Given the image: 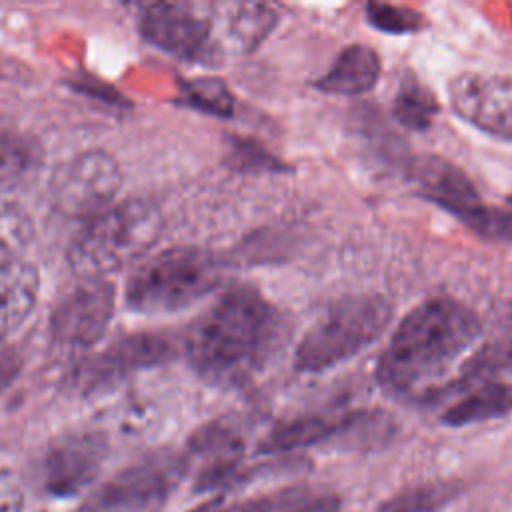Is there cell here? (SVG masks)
<instances>
[{
  "instance_id": "cell-16",
  "label": "cell",
  "mask_w": 512,
  "mask_h": 512,
  "mask_svg": "<svg viewBox=\"0 0 512 512\" xmlns=\"http://www.w3.org/2000/svg\"><path fill=\"white\" fill-rule=\"evenodd\" d=\"M512 412V384L488 382L468 392L458 402L450 404L442 422L446 426H468L494 420Z\"/></svg>"
},
{
  "instance_id": "cell-3",
  "label": "cell",
  "mask_w": 512,
  "mask_h": 512,
  "mask_svg": "<svg viewBox=\"0 0 512 512\" xmlns=\"http://www.w3.org/2000/svg\"><path fill=\"white\" fill-rule=\"evenodd\" d=\"M160 228V210L150 200L126 198L84 222L68 246V264L80 278H106L140 260Z\"/></svg>"
},
{
  "instance_id": "cell-4",
  "label": "cell",
  "mask_w": 512,
  "mask_h": 512,
  "mask_svg": "<svg viewBox=\"0 0 512 512\" xmlns=\"http://www.w3.org/2000/svg\"><path fill=\"white\" fill-rule=\"evenodd\" d=\"M390 322L392 304L384 296H342L300 338L294 350V370L306 374L326 372L370 348Z\"/></svg>"
},
{
  "instance_id": "cell-18",
  "label": "cell",
  "mask_w": 512,
  "mask_h": 512,
  "mask_svg": "<svg viewBox=\"0 0 512 512\" xmlns=\"http://www.w3.org/2000/svg\"><path fill=\"white\" fill-rule=\"evenodd\" d=\"M460 492L456 482H426L386 498L376 512H438Z\"/></svg>"
},
{
  "instance_id": "cell-10",
  "label": "cell",
  "mask_w": 512,
  "mask_h": 512,
  "mask_svg": "<svg viewBox=\"0 0 512 512\" xmlns=\"http://www.w3.org/2000/svg\"><path fill=\"white\" fill-rule=\"evenodd\" d=\"M140 32L154 46L186 60H212L216 42L206 16L184 4L158 2L140 14Z\"/></svg>"
},
{
  "instance_id": "cell-25",
  "label": "cell",
  "mask_w": 512,
  "mask_h": 512,
  "mask_svg": "<svg viewBox=\"0 0 512 512\" xmlns=\"http://www.w3.org/2000/svg\"><path fill=\"white\" fill-rule=\"evenodd\" d=\"M274 508V502L270 498H258V500H246L236 504H222L220 500H210L190 512H268Z\"/></svg>"
},
{
  "instance_id": "cell-21",
  "label": "cell",
  "mask_w": 512,
  "mask_h": 512,
  "mask_svg": "<svg viewBox=\"0 0 512 512\" xmlns=\"http://www.w3.org/2000/svg\"><path fill=\"white\" fill-rule=\"evenodd\" d=\"M276 20V12L266 4H240L230 16V38L236 48L254 50L270 34Z\"/></svg>"
},
{
  "instance_id": "cell-1",
  "label": "cell",
  "mask_w": 512,
  "mask_h": 512,
  "mask_svg": "<svg viewBox=\"0 0 512 512\" xmlns=\"http://www.w3.org/2000/svg\"><path fill=\"white\" fill-rule=\"evenodd\" d=\"M280 316L252 286L224 292L190 328L186 354L214 386H244L272 360L280 344Z\"/></svg>"
},
{
  "instance_id": "cell-14",
  "label": "cell",
  "mask_w": 512,
  "mask_h": 512,
  "mask_svg": "<svg viewBox=\"0 0 512 512\" xmlns=\"http://www.w3.org/2000/svg\"><path fill=\"white\" fill-rule=\"evenodd\" d=\"M380 56L366 44L340 50L330 68L314 80V88L334 96H358L372 90L380 78Z\"/></svg>"
},
{
  "instance_id": "cell-7",
  "label": "cell",
  "mask_w": 512,
  "mask_h": 512,
  "mask_svg": "<svg viewBox=\"0 0 512 512\" xmlns=\"http://www.w3.org/2000/svg\"><path fill=\"white\" fill-rule=\"evenodd\" d=\"M186 462L150 458L118 472L76 512H150L160 506L184 472Z\"/></svg>"
},
{
  "instance_id": "cell-6",
  "label": "cell",
  "mask_w": 512,
  "mask_h": 512,
  "mask_svg": "<svg viewBox=\"0 0 512 512\" xmlns=\"http://www.w3.org/2000/svg\"><path fill=\"white\" fill-rule=\"evenodd\" d=\"M122 186V170L116 158L90 148L60 166L52 180L54 206L70 218L88 222L116 200Z\"/></svg>"
},
{
  "instance_id": "cell-17",
  "label": "cell",
  "mask_w": 512,
  "mask_h": 512,
  "mask_svg": "<svg viewBox=\"0 0 512 512\" xmlns=\"http://www.w3.org/2000/svg\"><path fill=\"white\" fill-rule=\"evenodd\" d=\"M338 424L340 418L334 420L328 416H300L274 428L262 442L260 450L264 454H282L314 446L334 438L338 432Z\"/></svg>"
},
{
  "instance_id": "cell-13",
  "label": "cell",
  "mask_w": 512,
  "mask_h": 512,
  "mask_svg": "<svg viewBox=\"0 0 512 512\" xmlns=\"http://www.w3.org/2000/svg\"><path fill=\"white\" fill-rule=\"evenodd\" d=\"M408 178L424 198L454 212L458 218L482 204L468 174L440 156L424 154L414 158L408 168Z\"/></svg>"
},
{
  "instance_id": "cell-22",
  "label": "cell",
  "mask_w": 512,
  "mask_h": 512,
  "mask_svg": "<svg viewBox=\"0 0 512 512\" xmlns=\"http://www.w3.org/2000/svg\"><path fill=\"white\" fill-rule=\"evenodd\" d=\"M38 164L36 144L20 134H0V190L22 180Z\"/></svg>"
},
{
  "instance_id": "cell-19",
  "label": "cell",
  "mask_w": 512,
  "mask_h": 512,
  "mask_svg": "<svg viewBox=\"0 0 512 512\" xmlns=\"http://www.w3.org/2000/svg\"><path fill=\"white\" fill-rule=\"evenodd\" d=\"M32 238L34 222L28 210L16 200L0 198V266L20 260Z\"/></svg>"
},
{
  "instance_id": "cell-15",
  "label": "cell",
  "mask_w": 512,
  "mask_h": 512,
  "mask_svg": "<svg viewBox=\"0 0 512 512\" xmlns=\"http://www.w3.org/2000/svg\"><path fill=\"white\" fill-rule=\"evenodd\" d=\"M40 292L38 268L28 260L0 266V342L34 310Z\"/></svg>"
},
{
  "instance_id": "cell-9",
  "label": "cell",
  "mask_w": 512,
  "mask_h": 512,
  "mask_svg": "<svg viewBox=\"0 0 512 512\" xmlns=\"http://www.w3.org/2000/svg\"><path fill=\"white\" fill-rule=\"evenodd\" d=\"M114 314V286L106 278H80L54 306L50 334L58 344L88 348L106 332Z\"/></svg>"
},
{
  "instance_id": "cell-20",
  "label": "cell",
  "mask_w": 512,
  "mask_h": 512,
  "mask_svg": "<svg viewBox=\"0 0 512 512\" xmlns=\"http://www.w3.org/2000/svg\"><path fill=\"white\" fill-rule=\"evenodd\" d=\"M438 102L434 94L416 80H404L394 98V116L396 120L410 130L430 128L434 116L438 114Z\"/></svg>"
},
{
  "instance_id": "cell-26",
  "label": "cell",
  "mask_w": 512,
  "mask_h": 512,
  "mask_svg": "<svg viewBox=\"0 0 512 512\" xmlns=\"http://www.w3.org/2000/svg\"><path fill=\"white\" fill-rule=\"evenodd\" d=\"M22 370V358L12 348L0 342V392H4L20 374Z\"/></svg>"
},
{
  "instance_id": "cell-23",
  "label": "cell",
  "mask_w": 512,
  "mask_h": 512,
  "mask_svg": "<svg viewBox=\"0 0 512 512\" xmlns=\"http://www.w3.org/2000/svg\"><path fill=\"white\" fill-rule=\"evenodd\" d=\"M186 100L208 114L232 116L234 96L218 78H194L184 84Z\"/></svg>"
},
{
  "instance_id": "cell-11",
  "label": "cell",
  "mask_w": 512,
  "mask_h": 512,
  "mask_svg": "<svg viewBox=\"0 0 512 512\" xmlns=\"http://www.w3.org/2000/svg\"><path fill=\"white\" fill-rule=\"evenodd\" d=\"M174 352V344L160 334H128L82 364L76 370L74 382L82 390L98 392L136 370L168 362Z\"/></svg>"
},
{
  "instance_id": "cell-27",
  "label": "cell",
  "mask_w": 512,
  "mask_h": 512,
  "mask_svg": "<svg viewBox=\"0 0 512 512\" xmlns=\"http://www.w3.org/2000/svg\"><path fill=\"white\" fill-rule=\"evenodd\" d=\"M0 512H2V510H0Z\"/></svg>"
},
{
  "instance_id": "cell-8",
  "label": "cell",
  "mask_w": 512,
  "mask_h": 512,
  "mask_svg": "<svg viewBox=\"0 0 512 512\" xmlns=\"http://www.w3.org/2000/svg\"><path fill=\"white\" fill-rule=\"evenodd\" d=\"M454 114L472 128L512 142V76L462 72L448 82Z\"/></svg>"
},
{
  "instance_id": "cell-24",
  "label": "cell",
  "mask_w": 512,
  "mask_h": 512,
  "mask_svg": "<svg viewBox=\"0 0 512 512\" xmlns=\"http://www.w3.org/2000/svg\"><path fill=\"white\" fill-rule=\"evenodd\" d=\"M368 22L386 34H410L424 26L420 12L404 6L372 2L366 6Z\"/></svg>"
},
{
  "instance_id": "cell-5",
  "label": "cell",
  "mask_w": 512,
  "mask_h": 512,
  "mask_svg": "<svg viewBox=\"0 0 512 512\" xmlns=\"http://www.w3.org/2000/svg\"><path fill=\"white\" fill-rule=\"evenodd\" d=\"M222 280L216 256L198 246H172L140 262L126 282V306L138 314H168L208 296Z\"/></svg>"
},
{
  "instance_id": "cell-2",
  "label": "cell",
  "mask_w": 512,
  "mask_h": 512,
  "mask_svg": "<svg viewBox=\"0 0 512 512\" xmlns=\"http://www.w3.org/2000/svg\"><path fill=\"white\" fill-rule=\"evenodd\" d=\"M482 324L476 312L450 296H434L414 306L384 346L376 378L398 396L422 392L440 380L478 340Z\"/></svg>"
},
{
  "instance_id": "cell-12",
  "label": "cell",
  "mask_w": 512,
  "mask_h": 512,
  "mask_svg": "<svg viewBox=\"0 0 512 512\" xmlns=\"http://www.w3.org/2000/svg\"><path fill=\"white\" fill-rule=\"evenodd\" d=\"M106 456L108 444L96 432L64 436L42 460V484L54 496H76L96 482Z\"/></svg>"
}]
</instances>
